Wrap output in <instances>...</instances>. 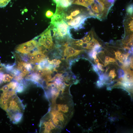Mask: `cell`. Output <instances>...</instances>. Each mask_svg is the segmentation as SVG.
Segmentation results:
<instances>
[{"instance_id":"6da1fadb","label":"cell","mask_w":133,"mask_h":133,"mask_svg":"<svg viewBox=\"0 0 133 133\" xmlns=\"http://www.w3.org/2000/svg\"><path fill=\"white\" fill-rule=\"evenodd\" d=\"M52 36L58 40H63L71 38L70 28L66 22L64 20L60 22H50Z\"/></svg>"},{"instance_id":"7a4b0ae2","label":"cell","mask_w":133,"mask_h":133,"mask_svg":"<svg viewBox=\"0 0 133 133\" xmlns=\"http://www.w3.org/2000/svg\"><path fill=\"white\" fill-rule=\"evenodd\" d=\"M52 34L51 30L49 26L42 33L33 39L36 41L39 45L43 46L47 49H51L54 45Z\"/></svg>"},{"instance_id":"3957f363","label":"cell","mask_w":133,"mask_h":133,"mask_svg":"<svg viewBox=\"0 0 133 133\" xmlns=\"http://www.w3.org/2000/svg\"><path fill=\"white\" fill-rule=\"evenodd\" d=\"M91 17L88 14L83 13L73 18L66 23L70 29L73 28L76 30L83 28L85 21L88 18Z\"/></svg>"},{"instance_id":"277c9868","label":"cell","mask_w":133,"mask_h":133,"mask_svg":"<svg viewBox=\"0 0 133 133\" xmlns=\"http://www.w3.org/2000/svg\"><path fill=\"white\" fill-rule=\"evenodd\" d=\"M36 41L33 39L18 46L16 49L17 52L23 54H27L33 51L37 46Z\"/></svg>"},{"instance_id":"5b68a950","label":"cell","mask_w":133,"mask_h":133,"mask_svg":"<svg viewBox=\"0 0 133 133\" xmlns=\"http://www.w3.org/2000/svg\"><path fill=\"white\" fill-rule=\"evenodd\" d=\"M16 95L13 96L11 99H10L8 101V108L6 111L9 117L14 113L21 111L19 99Z\"/></svg>"},{"instance_id":"8992f818","label":"cell","mask_w":133,"mask_h":133,"mask_svg":"<svg viewBox=\"0 0 133 133\" xmlns=\"http://www.w3.org/2000/svg\"><path fill=\"white\" fill-rule=\"evenodd\" d=\"M70 102L53 104L52 109L57 108L58 111L63 113L69 119L72 116L73 113L72 104Z\"/></svg>"},{"instance_id":"52a82bcc","label":"cell","mask_w":133,"mask_h":133,"mask_svg":"<svg viewBox=\"0 0 133 133\" xmlns=\"http://www.w3.org/2000/svg\"><path fill=\"white\" fill-rule=\"evenodd\" d=\"M41 126L44 129L43 132L44 133H50L55 132L59 128L57 127L53 123L51 119H49L48 121L43 122Z\"/></svg>"},{"instance_id":"ba28073f","label":"cell","mask_w":133,"mask_h":133,"mask_svg":"<svg viewBox=\"0 0 133 133\" xmlns=\"http://www.w3.org/2000/svg\"><path fill=\"white\" fill-rule=\"evenodd\" d=\"M84 50H75L73 47L67 46L64 48L63 50V57H65L67 59L71 57L75 56Z\"/></svg>"},{"instance_id":"9c48e42d","label":"cell","mask_w":133,"mask_h":133,"mask_svg":"<svg viewBox=\"0 0 133 133\" xmlns=\"http://www.w3.org/2000/svg\"><path fill=\"white\" fill-rule=\"evenodd\" d=\"M51 111L55 114L64 127L68 122V118L63 113L57 110L52 109Z\"/></svg>"},{"instance_id":"30bf717a","label":"cell","mask_w":133,"mask_h":133,"mask_svg":"<svg viewBox=\"0 0 133 133\" xmlns=\"http://www.w3.org/2000/svg\"><path fill=\"white\" fill-rule=\"evenodd\" d=\"M23 117V114L20 112H18L13 114L10 117L13 123L17 124L21 120Z\"/></svg>"},{"instance_id":"8fae6325","label":"cell","mask_w":133,"mask_h":133,"mask_svg":"<svg viewBox=\"0 0 133 133\" xmlns=\"http://www.w3.org/2000/svg\"><path fill=\"white\" fill-rule=\"evenodd\" d=\"M50 114L52 121L55 125L59 128H63L64 127L60 121L58 119L55 114L52 111H51Z\"/></svg>"},{"instance_id":"7c38bea8","label":"cell","mask_w":133,"mask_h":133,"mask_svg":"<svg viewBox=\"0 0 133 133\" xmlns=\"http://www.w3.org/2000/svg\"><path fill=\"white\" fill-rule=\"evenodd\" d=\"M91 31L87 35L82 39L77 41L78 44L80 47H83L84 44H86L90 40L91 38L90 34Z\"/></svg>"},{"instance_id":"4fadbf2b","label":"cell","mask_w":133,"mask_h":133,"mask_svg":"<svg viewBox=\"0 0 133 133\" xmlns=\"http://www.w3.org/2000/svg\"><path fill=\"white\" fill-rule=\"evenodd\" d=\"M32 53L35 56L38 64L46 58V56L40 51H34Z\"/></svg>"},{"instance_id":"5bb4252c","label":"cell","mask_w":133,"mask_h":133,"mask_svg":"<svg viewBox=\"0 0 133 133\" xmlns=\"http://www.w3.org/2000/svg\"><path fill=\"white\" fill-rule=\"evenodd\" d=\"M16 93V91L15 90L12 89L11 90H8L4 93L0 97L8 101L11 97L15 94Z\"/></svg>"},{"instance_id":"9a60e30c","label":"cell","mask_w":133,"mask_h":133,"mask_svg":"<svg viewBox=\"0 0 133 133\" xmlns=\"http://www.w3.org/2000/svg\"><path fill=\"white\" fill-rule=\"evenodd\" d=\"M24 62L23 61L17 63V68L21 71L25 76L29 74L30 72L29 71L24 65Z\"/></svg>"},{"instance_id":"2e32d148","label":"cell","mask_w":133,"mask_h":133,"mask_svg":"<svg viewBox=\"0 0 133 133\" xmlns=\"http://www.w3.org/2000/svg\"><path fill=\"white\" fill-rule=\"evenodd\" d=\"M92 36V40L87 44L84 49H93L96 44L99 43L97 40L94 38L93 35Z\"/></svg>"},{"instance_id":"e0dca14e","label":"cell","mask_w":133,"mask_h":133,"mask_svg":"<svg viewBox=\"0 0 133 133\" xmlns=\"http://www.w3.org/2000/svg\"><path fill=\"white\" fill-rule=\"evenodd\" d=\"M63 13L60 14L55 13L51 18V22H60L63 20L62 16Z\"/></svg>"},{"instance_id":"ac0fdd59","label":"cell","mask_w":133,"mask_h":133,"mask_svg":"<svg viewBox=\"0 0 133 133\" xmlns=\"http://www.w3.org/2000/svg\"><path fill=\"white\" fill-rule=\"evenodd\" d=\"M71 3L81 5L87 8L88 7L87 0H72Z\"/></svg>"},{"instance_id":"d6986e66","label":"cell","mask_w":133,"mask_h":133,"mask_svg":"<svg viewBox=\"0 0 133 133\" xmlns=\"http://www.w3.org/2000/svg\"><path fill=\"white\" fill-rule=\"evenodd\" d=\"M57 4L63 8H67L70 6L72 3L71 2L68 0H60L59 3Z\"/></svg>"},{"instance_id":"ffe728a7","label":"cell","mask_w":133,"mask_h":133,"mask_svg":"<svg viewBox=\"0 0 133 133\" xmlns=\"http://www.w3.org/2000/svg\"><path fill=\"white\" fill-rule=\"evenodd\" d=\"M132 19L133 17H132L130 19V21L126 24V31L127 33H130L133 32V20Z\"/></svg>"},{"instance_id":"44dd1931","label":"cell","mask_w":133,"mask_h":133,"mask_svg":"<svg viewBox=\"0 0 133 133\" xmlns=\"http://www.w3.org/2000/svg\"><path fill=\"white\" fill-rule=\"evenodd\" d=\"M0 107L4 110L6 111L8 108V101L0 97Z\"/></svg>"},{"instance_id":"7402d4cb","label":"cell","mask_w":133,"mask_h":133,"mask_svg":"<svg viewBox=\"0 0 133 133\" xmlns=\"http://www.w3.org/2000/svg\"><path fill=\"white\" fill-rule=\"evenodd\" d=\"M82 10L79 9H75L71 12L70 15H69L73 17H75L79 14L83 13H82Z\"/></svg>"},{"instance_id":"603a6c76","label":"cell","mask_w":133,"mask_h":133,"mask_svg":"<svg viewBox=\"0 0 133 133\" xmlns=\"http://www.w3.org/2000/svg\"><path fill=\"white\" fill-rule=\"evenodd\" d=\"M14 80V79H13ZM10 86V88L15 90H16L18 87L19 83L18 82L14 80L13 81L9 83Z\"/></svg>"},{"instance_id":"cb8c5ba5","label":"cell","mask_w":133,"mask_h":133,"mask_svg":"<svg viewBox=\"0 0 133 133\" xmlns=\"http://www.w3.org/2000/svg\"><path fill=\"white\" fill-rule=\"evenodd\" d=\"M16 65V63H14L12 65L7 64L5 65L4 64V67L6 69L7 72H10L14 69V66Z\"/></svg>"},{"instance_id":"d4e9b609","label":"cell","mask_w":133,"mask_h":133,"mask_svg":"<svg viewBox=\"0 0 133 133\" xmlns=\"http://www.w3.org/2000/svg\"><path fill=\"white\" fill-rule=\"evenodd\" d=\"M115 62V59L109 56H106L105 58L104 65L105 66L110 63H114Z\"/></svg>"},{"instance_id":"484cf974","label":"cell","mask_w":133,"mask_h":133,"mask_svg":"<svg viewBox=\"0 0 133 133\" xmlns=\"http://www.w3.org/2000/svg\"><path fill=\"white\" fill-rule=\"evenodd\" d=\"M13 78V76H11L9 74H4L3 81L4 82H10Z\"/></svg>"},{"instance_id":"4316f807","label":"cell","mask_w":133,"mask_h":133,"mask_svg":"<svg viewBox=\"0 0 133 133\" xmlns=\"http://www.w3.org/2000/svg\"><path fill=\"white\" fill-rule=\"evenodd\" d=\"M133 4H131L128 5L126 8V12L129 16H132L133 15Z\"/></svg>"},{"instance_id":"83f0119b","label":"cell","mask_w":133,"mask_h":133,"mask_svg":"<svg viewBox=\"0 0 133 133\" xmlns=\"http://www.w3.org/2000/svg\"><path fill=\"white\" fill-rule=\"evenodd\" d=\"M35 71V73L40 77H44L45 75V73L44 70L42 69L36 70Z\"/></svg>"},{"instance_id":"f1b7e54d","label":"cell","mask_w":133,"mask_h":133,"mask_svg":"<svg viewBox=\"0 0 133 133\" xmlns=\"http://www.w3.org/2000/svg\"><path fill=\"white\" fill-rule=\"evenodd\" d=\"M10 72L12 76L14 77L19 75L21 72L17 68H15L13 69Z\"/></svg>"},{"instance_id":"f546056e","label":"cell","mask_w":133,"mask_h":133,"mask_svg":"<svg viewBox=\"0 0 133 133\" xmlns=\"http://www.w3.org/2000/svg\"><path fill=\"white\" fill-rule=\"evenodd\" d=\"M11 0H0V8L5 6Z\"/></svg>"},{"instance_id":"4dcf8cb0","label":"cell","mask_w":133,"mask_h":133,"mask_svg":"<svg viewBox=\"0 0 133 133\" xmlns=\"http://www.w3.org/2000/svg\"><path fill=\"white\" fill-rule=\"evenodd\" d=\"M131 59L130 57L127 58L123 63L124 67H128L130 65Z\"/></svg>"},{"instance_id":"1f68e13d","label":"cell","mask_w":133,"mask_h":133,"mask_svg":"<svg viewBox=\"0 0 133 133\" xmlns=\"http://www.w3.org/2000/svg\"><path fill=\"white\" fill-rule=\"evenodd\" d=\"M24 65L28 70L30 72L31 70H33V68L31 64L29 63L24 62Z\"/></svg>"},{"instance_id":"d6a6232c","label":"cell","mask_w":133,"mask_h":133,"mask_svg":"<svg viewBox=\"0 0 133 133\" xmlns=\"http://www.w3.org/2000/svg\"><path fill=\"white\" fill-rule=\"evenodd\" d=\"M10 88L9 84L5 85L3 86L0 89L3 92V93L8 91L9 89Z\"/></svg>"},{"instance_id":"836d02e7","label":"cell","mask_w":133,"mask_h":133,"mask_svg":"<svg viewBox=\"0 0 133 133\" xmlns=\"http://www.w3.org/2000/svg\"><path fill=\"white\" fill-rule=\"evenodd\" d=\"M23 76L21 73L18 76H14V80L17 81L18 82H20L23 79Z\"/></svg>"},{"instance_id":"e575fe53","label":"cell","mask_w":133,"mask_h":133,"mask_svg":"<svg viewBox=\"0 0 133 133\" xmlns=\"http://www.w3.org/2000/svg\"><path fill=\"white\" fill-rule=\"evenodd\" d=\"M118 77L119 78L123 77L125 75L124 71L121 69H119L118 70Z\"/></svg>"},{"instance_id":"d590c367","label":"cell","mask_w":133,"mask_h":133,"mask_svg":"<svg viewBox=\"0 0 133 133\" xmlns=\"http://www.w3.org/2000/svg\"><path fill=\"white\" fill-rule=\"evenodd\" d=\"M109 76L111 77L112 78L114 79L116 76V74L115 73L114 69L111 70L109 73Z\"/></svg>"},{"instance_id":"8d00e7d4","label":"cell","mask_w":133,"mask_h":133,"mask_svg":"<svg viewBox=\"0 0 133 133\" xmlns=\"http://www.w3.org/2000/svg\"><path fill=\"white\" fill-rule=\"evenodd\" d=\"M53 15L54 14L53 12L49 10L48 11L46 12V16L47 17L49 18L52 17Z\"/></svg>"},{"instance_id":"74e56055","label":"cell","mask_w":133,"mask_h":133,"mask_svg":"<svg viewBox=\"0 0 133 133\" xmlns=\"http://www.w3.org/2000/svg\"><path fill=\"white\" fill-rule=\"evenodd\" d=\"M97 85L99 87H101L103 85V83L102 81L99 80L97 81Z\"/></svg>"},{"instance_id":"f35d334b","label":"cell","mask_w":133,"mask_h":133,"mask_svg":"<svg viewBox=\"0 0 133 133\" xmlns=\"http://www.w3.org/2000/svg\"><path fill=\"white\" fill-rule=\"evenodd\" d=\"M4 74L3 72H0V84H1L3 82V80Z\"/></svg>"},{"instance_id":"ab89813d","label":"cell","mask_w":133,"mask_h":133,"mask_svg":"<svg viewBox=\"0 0 133 133\" xmlns=\"http://www.w3.org/2000/svg\"><path fill=\"white\" fill-rule=\"evenodd\" d=\"M98 67L99 69L101 71H103V66L102 65L98 63Z\"/></svg>"},{"instance_id":"60d3db41","label":"cell","mask_w":133,"mask_h":133,"mask_svg":"<svg viewBox=\"0 0 133 133\" xmlns=\"http://www.w3.org/2000/svg\"><path fill=\"white\" fill-rule=\"evenodd\" d=\"M61 63V61L59 60H58L57 62L54 64L55 67H58L60 66V64Z\"/></svg>"},{"instance_id":"b9f144b4","label":"cell","mask_w":133,"mask_h":133,"mask_svg":"<svg viewBox=\"0 0 133 133\" xmlns=\"http://www.w3.org/2000/svg\"><path fill=\"white\" fill-rule=\"evenodd\" d=\"M58 60L56 59H54L51 61L49 60V63L50 64H54L57 62Z\"/></svg>"},{"instance_id":"7bdbcfd3","label":"cell","mask_w":133,"mask_h":133,"mask_svg":"<svg viewBox=\"0 0 133 133\" xmlns=\"http://www.w3.org/2000/svg\"><path fill=\"white\" fill-rule=\"evenodd\" d=\"M97 52L96 51H94L93 50V52L92 55L93 58H94V59L96 58V55L97 54Z\"/></svg>"},{"instance_id":"ee69618b","label":"cell","mask_w":133,"mask_h":133,"mask_svg":"<svg viewBox=\"0 0 133 133\" xmlns=\"http://www.w3.org/2000/svg\"><path fill=\"white\" fill-rule=\"evenodd\" d=\"M104 75L103 73H102L99 75V79L100 80L102 81L104 79Z\"/></svg>"},{"instance_id":"f6af8a7d","label":"cell","mask_w":133,"mask_h":133,"mask_svg":"<svg viewBox=\"0 0 133 133\" xmlns=\"http://www.w3.org/2000/svg\"><path fill=\"white\" fill-rule=\"evenodd\" d=\"M93 52V49L91 50L89 53V56L91 58H92V53Z\"/></svg>"},{"instance_id":"bcb514c9","label":"cell","mask_w":133,"mask_h":133,"mask_svg":"<svg viewBox=\"0 0 133 133\" xmlns=\"http://www.w3.org/2000/svg\"><path fill=\"white\" fill-rule=\"evenodd\" d=\"M94 62L96 64L99 63V60L97 58H96L94 59Z\"/></svg>"},{"instance_id":"7dc6e473","label":"cell","mask_w":133,"mask_h":133,"mask_svg":"<svg viewBox=\"0 0 133 133\" xmlns=\"http://www.w3.org/2000/svg\"><path fill=\"white\" fill-rule=\"evenodd\" d=\"M3 64L0 63V70L3 68V67H4Z\"/></svg>"},{"instance_id":"c3c4849f","label":"cell","mask_w":133,"mask_h":133,"mask_svg":"<svg viewBox=\"0 0 133 133\" xmlns=\"http://www.w3.org/2000/svg\"><path fill=\"white\" fill-rule=\"evenodd\" d=\"M53 0L56 4H57L59 3L60 0Z\"/></svg>"},{"instance_id":"681fc988","label":"cell","mask_w":133,"mask_h":133,"mask_svg":"<svg viewBox=\"0 0 133 133\" xmlns=\"http://www.w3.org/2000/svg\"><path fill=\"white\" fill-rule=\"evenodd\" d=\"M68 0L70 1H71V2L72 1V0Z\"/></svg>"}]
</instances>
